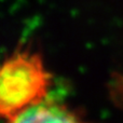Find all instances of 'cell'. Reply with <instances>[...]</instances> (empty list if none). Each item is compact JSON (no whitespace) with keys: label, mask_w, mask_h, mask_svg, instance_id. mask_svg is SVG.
Returning a JSON list of instances; mask_svg holds the SVG:
<instances>
[{"label":"cell","mask_w":123,"mask_h":123,"mask_svg":"<svg viewBox=\"0 0 123 123\" xmlns=\"http://www.w3.org/2000/svg\"><path fill=\"white\" fill-rule=\"evenodd\" d=\"M9 123H91L85 122L74 112L58 103L43 100L24 109L9 119Z\"/></svg>","instance_id":"7a4b0ae2"},{"label":"cell","mask_w":123,"mask_h":123,"mask_svg":"<svg viewBox=\"0 0 123 123\" xmlns=\"http://www.w3.org/2000/svg\"><path fill=\"white\" fill-rule=\"evenodd\" d=\"M51 76L38 54L16 52L4 62L0 74V111L11 119L45 98Z\"/></svg>","instance_id":"6da1fadb"}]
</instances>
